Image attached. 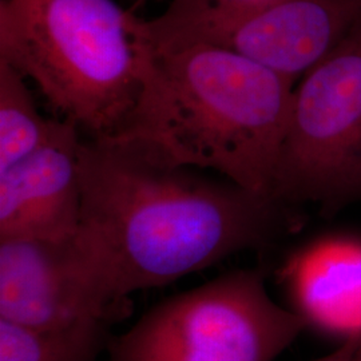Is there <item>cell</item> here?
<instances>
[{"label":"cell","mask_w":361,"mask_h":361,"mask_svg":"<svg viewBox=\"0 0 361 361\" xmlns=\"http://www.w3.org/2000/svg\"><path fill=\"white\" fill-rule=\"evenodd\" d=\"M356 343H357V340L345 341L338 348L336 349L334 353H331L328 356H324L322 359L314 361H348L352 352H353V349H355Z\"/></svg>","instance_id":"cell-12"},{"label":"cell","mask_w":361,"mask_h":361,"mask_svg":"<svg viewBox=\"0 0 361 361\" xmlns=\"http://www.w3.org/2000/svg\"><path fill=\"white\" fill-rule=\"evenodd\" d=\"M26 78L0 61V171L37 152L61 129L63 119L40 116Z\"/></svg>","instance_id":"cell-10"},{"label":"cell","mask_w":361,"mask_h":361,"mask_svg":"<svg viewBox=\"0 0 361 361\" xmlns=\"http://www.w3.org/2000/svg\"><path fill=\"white\" fill-rule=\"evenodd\" d=\"M104 323L34 329L0 320V361H97L110 341Z\"/></svg>","instance_id":"cell-11"},{"label":"cell","mask_w":361,"mask_h":361,"mask_svg":"<svg viewBox=\"0 0 361 361\" xmlns=\"http://www.w3.org/2000/svg\"><path fill=\"white\" fill-rule=\"evenodd\" d=\"M348 361H361V338L357 340V343H356L355 349H353V352H352Z\"/></svg>","instance_id":"cell-14"},{"label":"cell","mask_w":361,"mask_h":361,"mask_svg":"<svg viewBox=\"0 0 361 361\" xmlns=\"http://www.w3.org/2000/svg\"><path fill=\"white\" fill-rule=\"evenodd\" d=\"M80 141L77 126L63 121L49 142L0 171V238L62 240L77 232Z\"/></svg>","instance_id":"cell-8"},{"label":"cell","mask_w":361,"mask_h":361,"mask_svg":"<svg viewBox=\"0 0 361 361\" xmlns=\"http://www.w3.org/2000/svg\"><path fill=\"white\" fill-rule=\"evenodd\" d=\"M280 276L308 328L344 343L361 338V238H317L297 249Z\"/></svg>","instance_id":"cell-9"},{"label":"cell","mask_w":361,"mask_h":361,"mask_svg":"<svg viewBox=\"0 0 361 361\" xmlns=\"http://www.w3.org/2000/svg\"><path fill=\"white\" fill-rule=\"evenodd\" d=\"M0 61L90 138L119 131L141 91L131 13L114 0H1Z\"/></svg>","instance_id":"cell-3"},{"label":"cell","mask_w":361,"mask_h":361,"mask_svg":"<svg viewBox=\"0 0 361 361\" xmlns=\"http://www.w3.org/2000/svg\"><path fill=\"white\" fill-rule=\"evenodd\" d=\"M137 40L141 91L116 133L141 137L183 166L214 170L273 200L295 80L225 49Z\"/></svg>","instance_id":"cell-2"},{"label":"cell","mask_w":361,"mask_h":361,"mask_svg":"<svg viewBox=\"0 0 361 361\" xmlns=\"http://www.w3.org/2000/svg\"><path fill=\"white\" fill-rule=\"evenodd\" d=\"M308 328L271 298L259 269L170 297L110 337L107 361H274Z\"/></svg>","instance_id":"cell-4"},{"label":"cell","mask_w":361,"mask_h":361,"mask_svg":"<svg viewBox=\"0 0 361 361\" xmlns=\"http://www.w3.org/2000/svg\"><path fill=\"white\" fill-rule=\"evenodd\" d=\"M130 300L116 295L78 243L0 238V320L34 329L118 323Z\"/></svg>","instance_id":"cell-7"},{"label":"cell","mask_w":361,"mask_h":361,"mask_svg":"<svg viewBox=\"0 0 361 361\" xmlns=\"http://www.w3.org/2000/svg\"><path fill=\"white\" fill-rule=\"evenodd\" d=\"M209 1L217 3L221 6H228V7H245V6L257 4V3L264 1V0H209Z\"/></svg>","instance_id":"cell-13"},{"label":"cell","mask_w":361,"mask_h":361,"mask_svg":"<svg viewBox=\"0 0 361 361\" xmlns=\"http://www.w3.org/2000/svg\"><path fill=\"white\" fill-rule=\"evenodd\" d=\"M360 20L361 0H264L245 7L173 0L153 19L134 15L133 30L153 47H219L296 82Z\"/></svg>","instance_id":"cell-6"},{"label":"cell","mask_w":361,"mask_h":361,"mask_svg":"<svg viewBox=\"0 0 361 361\" xmlns=\"http://www.w3.org/2000/svg\"><path fill=\"white\" fill-rule=\"evenodd\" d=\"M271 197L325 214L361 198V20L295 86Z\"/></svg>","instance_id":"cell-5"},{"label":"cell","mask_w":361,"mask_h":361,"mask_svg":"<svg viewBox=\"0 0 361 361\" xmlns=\"http://www.w3.org/2000/svg\"><path fill=\"white\" fill-rule=\"evenodd\" d=\"M190 169L141 137L80 141L75 237L121 298L264 247L293 222L271 198Z\"/></svg>","instance_id":"cell-1"}]
</instances>
